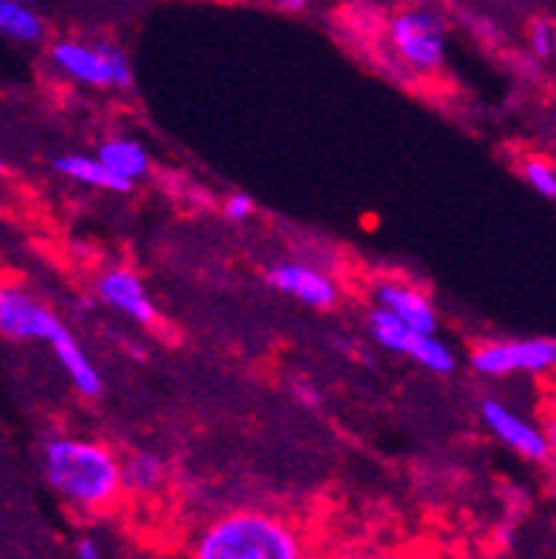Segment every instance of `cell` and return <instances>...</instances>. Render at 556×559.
I'll return each mask as SVG.
<instances>
[{
	"label": "cell",
	"instance_id": "obj_10",
	"mask_svg": "<svg viewBox=\"0 0 556 559\" xmlns=\"http://www.w3.org/2000/svg\"><path fill=\"white\" fill-rule=\"evenodd\" d=\"M97 296L103 305L122 312V316L134 321V324H156V307L154 301H151L149 290H145V284H142V278L137 276L134 270L111 267L106 270V273H99Z\"/></svg>",
	"mask_w": 556,
	"mask_h": 559
},
{
	"label": "cell",
	"instance_id": "obj_7",
	"mask_svg": "<svg viewBox=\"0 0 556 559\" xmlns=\"http://www.w3.org/2000/svg\"><path fill=\"white\" fill-rule=\"evenodd\" d=\"M0 333L12 341H43L49 347L71 335L55 310L17 284L0 287Z\"/></svg>",
	"mask_w": 556,
	"mask_h": 559
},
{
	"label": "cell",
	"instance_id": "obj_2",
	"mask_svg": "<svg viewBox=\"0 0 556 559\" xmlns=\"http://www.w3.org/2000/svg\"><path fill=\"white\" fill-rule=\"evenodd\" d=\"M190 559H307L289 520L270 511L239 509L211 520L190 546Z\"/></svg>",
	"mask_w": 556,
	"mask_h": 559
},
{
	"label": "cell",
	"instance_id": "obj_4",
	"mask_svg": "<svg viewBox=\"0 0 556 559\" xmlns=\"http://www.w3.org/2000/svg\"><path fill=\"white\" fill-rule=\"evenodd\" d=\"M389 43L406 69L431 74L446 60V32L440 17L426 9H406L389 21Z\"/></svg>",
	"mask_w": 556,
	"mask_h": 559
},
{
	"label": "cell",
	"instance_id": "obj_20",
	"mask_svg": "<svg viewBox=\"0 0 556 559\" xmlns=\"http://www.w3.org/2000/svg\"><path fill=\"white\" fill-rule=\"evenodd\" d=\"M293 392H296V397L301 401V404H307V406L321 404V397H318L316 386H310V383H301V381L293 383Z\"/></svg>",
	"mask_w": 556,
	"mask_h": 559
},
{
	"label": "cell",
	"instance_id": "obj_3",
	"mask_svg": "<svg viewBox=\"0 0 556 559\" xmlns=\"http://www.w3.org/2000/svg\"><path fill=\"white\" fill-rule=\"evenodd\" d=\"M49 60L60 74L88 88H131L134 83L128 55L106 40H55L49 46Z\"/></svg>",
	"mask_w": 556,
	"mask_h": 559
},
{
	"label": "cell",
	"instance_id": "obj_12",
	"mask_svg": "<svg viewBox=\"0 0 556 559\" xmlns=\"http://www.w3.org/2000/svg\"><path fill=\"white\" fill-rule=\"evenodd\" d=\"M51 168H55L60 177L71 179V182L92 185V188H99V191H108V193L134 191V185L117 177L114 170H108L99 156L63 154V156H57V159H51Z\"/></svg>",
	"mask_w": 556,
	"mask_h": 559
},
{
	"label": "cell",
	"instance_id": "obj_14",
	"mask_svg": "<svg viewBox=\"0 0 556 559\" xmlns=\"http://www.w3.org/2000/svg\"><path fill=\"white\" fill-rule=\"evenodd\" d=\"M51 349H55L57 361L63 367L71 386H74L83 397H99V392H103V376H99V369L92 364V358L83 353L78 338H74V335H66V338L57 341Z\"/></svg>",
	"mask_w": 556,
	"mask_h": 559
},
{
	"label": "cell",
	"instance_id": "obj_19",
	"mask_svg": "<svg viewBox=\"0 0 556 559\" xmlns=\"http://www.w3.org/2000/svg\"><path fill=\"white\" fill-rule=\"evenodd\" d=\"M531 49L536 57H551L556 51V32L545 21H536L531 26Z\"/></svg>",
	"mask_w": 556,
	"mask_h": 559
},
{
	"label": "cell",
	"instance_id": "obj_17",
	"mask_svg": "<svg viewBox=\"0 0 556 559\" xmlns=\"http://www.w3.org/2000/svg\"><path fill=\"white\" fill-rule=\"evenodd\" d=\"M522 177H525V182H529L540 197L556 199V168L548 159H540V156L525 159V163H522Z\"/></svg>",
	"mask_w": 556,
	"mask_h": 559
},
{
	"label": "cell",
	"instance_id": "obj_22",
	"mask_svg": "<svg viewBox=\"0 0 556 559\" xmlns=\"http://www.w3.org/2000/svg\"><path fill=\"white\" fill-rule=\"evenodd\" d=\"M275 9H282L287 14H298L307 9V0H275Z\"/></svg>",
	"mask_w": 556,
	"mask_h": 559
},
{
	"label": "cell",
	"instance_id": "obj_18",
	"mask_svg": "<svg viewBox=\"0 0 556 559\" xmlns=\"http://www.w3.org/2000/svg\"><path fill=\"white\" fill-rule=\"evenodd\" d=\"M222 213H225V219H230V222H245V219H250V216H253L256 205H253V199L247 197V193L236 191V193H230V197L225 199Z\"/></svg>",
	"mask_w": 556,
	"mask_h": 559
},
{
	"label": "cell",
	"instance_id": "obj_24",
	"mask_svg": "<svg viewBox=\"0 0 556 559\" xmlns=\"http://www.w3.org/2000/svg\"><path fill=\"white\" fill-rule=\"evenodd\" d=\"M310 559H330V557H310Z\"/></svg>",
	"mask_w": 556,
	"mask_h": 559
},
{
	"label": "cell",
	"instance_id": "obj_15",
	"mask_svg": "<svg viewBox=\"0 0 556 559\" xmlns=\"http://www.w3.org/2000/svg\"><path fill=\"white\" fill-rule=\"evenodd\" d=\"M168 477V463L156 452H131L122 461V491L134 497L154 495Z\"/></svg>",
	"mask_w": 556,
	"mask_h": 559
},
{
	"label": "cell",
	"instance_id": "obj_16",
	"mask_svg": "<svg viewBox=\"0 0 556 559\" xmlns=\"http://www.w3.org/2000/svg\"><path fill=\"white\" fill-rule=\"evenodd\" d=\"M0 32L3 37L23 46L40 43L46 35V23L37 14L32 3H21V0H0Z\"/></svg>",
	"mask_w": 556,
	"mask_h": 559
},
{
	"label": "cell",
	"instance_id": "obj_9",
	"mask_svg": "<svg viewBox=\"0 0 556 559\" xmlns=\"http://www.w3.org/2000/svg\"><path fill=\"white\" fill-rule=\"evenodd\" d=\"M480 418H483V424L492 429L494 438L500 440V443H506L508 449H514L522 457H529V461H545V457H551L548 435H545V429H536L534 424L522 420L514 409H508L500 401L486 397V401L480 404Z\"/></svg>",
	"mask_w": 556,
	"mask_h": 559
},
{
	"label": "cell",
	"instance_id": "obj_6",
	"mask_svg": "<svg viewBox=\"0 0 556 559\" xmlns=\"http://www.w3.org/2000/svg\"><path fill=\"white\" fill-rule=\"evenodd\" d=\"M469 367L486 378H506L514 372H548V369H556V338L486 341L472 349Z\"/></svg>",
	"mask_w": 556,
	"mask_h": 559
},
{
	"label": "cell",
	"instance_id": "obj_5",
	"mask_svg": "<svg viewBox=\"0 0 556 559\" xmlns=\"http://www.w3.org/2000/svg\"><path fill=\"white\" fill-rule=\"evenodd\" d=\"M369 333L378 341L380 347L389 349V353L406 355L412 361L421 364L423 369H429L435 376H449L458 367V358L446 347L443 341L437 338L435 333H421V330H412L409 324H403L394 312L383 310V307L375 305L367 316Z\"/></svg>",
	"mask_w": 556,
	"mask_h": 559
},
{
	"label": "cell",
	"instance_id": "obj_13",
	"mask_svg": "<svg viewBox=\"0 0 556 559\" xmlns=\"http://www.w3.org/2000/svg\"><path fill=\"white\" fill-rule=\"evenodd\" d=\"M97 156L103 159L108 170H114L117 177L126 182L137 185L151 170L149 151L142 148L140 142L131 136H111L97 148Z\"/></svg>",
	"mask_w": 556,
	"mask_h": 559
},
{
	"label": "cell",
	"instance_id": "obj_8",
	"mask_svg": "<svg viewBox=\"0 0 556 559\" xmlns=\"http://www.w3.org/2000/svg\"><path fill=\"white\" fill-rule=\"evenodd\" d=\"M273 290L296 298L312 310H332L339 305V284L324 270L304 262H279L264 273Z\"/></svg>",
	"mask_w": 556,
	"mask_h": 559
},
{
	"label": "cell",
	"instance_id": "obj_21",
	"mask_svg": "<svg viewBox=\"0 0 556 559\" xmlns=\"http://www.w3.org/2000/svg\"><path fill=\"white\" fill-rule=\"evenodd\" d=\"M74 557H78V559H103V557H99L97 543H94V539H88V537L78 539V546H74Z\"/></svg>",
	"mask_w": 556,
	"mask_h": 559
},
{
	"label": "cell",
	"instance_id": "obj_11",
	"mask_svg": "<svg viewBox=\"0 0 556 559\" xmlns=\"http://www.w3.org/2000/svg\"><path fill=\"white\" fill-rule=\"evenodd\" d=\"M375 305L383 307V310L394 312L403 324H409L412 330H421V333H437V310L431 307V301L423 296L421 290L409 287V284L394 282H378L372 290Z\"/></svg>",
	"mask_w": 556,
	"mask_h": 559
},
{
	"label": "cell",
	"instance_id": "obj_25",
	"mask_svg": "<svg viewBox=\"0 0 556 559\" xmlns=\"http://www.w3.org/2000/svg\"><path fill=\"white\" fill-rule=\"evenodd\" d=\"M21 3H32V0H21Z\"/></svg>",
	"mask_w": 556,
	"mask_h": 559
},
{
	"label": "cell",
	"instance_id": "obj_1",
	"mask_svg": "<svg viewBox=\"0 0 556 559\" xmlns=\"http://www.w3.org/2000/svg\"><path fill=\"white\" fill-rule=\"evenodd\" d=\"M43 477L74 509L103 511L122 491V461L99 440L51 438L43 447Z\"/></svg>",
	"mask_w": 556,
	"mask_h": 559
},
{
	"label": "cell",
	"instance_id": "obj_23",
	"mask_svg": "<svg viewBox=\"0 0 556 559\" xmlns=\"http://www.w3.org/2000/svg\"><path fill=\"white\" fill-rule=\"evenodd\" d=\"M545 435H548V447H551V454L556 457V415L548 420V426H545Z\"/></svg>",
	"mask_w": 556,
	"mask_h": 559
}]
</instances>
